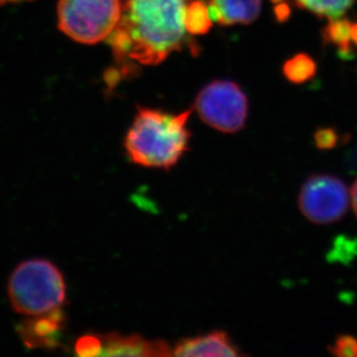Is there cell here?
<instances>
[{"label": "cell", "mask_w": 357, "mask_h": 357, "mask_svg": "<svg viewBox=\"0 0 357 357\" xmlns=\"http://www.w3.org/2000/svg\"><path fill=\"white\" fill-rule=\"evenodd\" d=\"M236 344L222 331L186 337L172 347V356L183 357H235L241 356Z\"/></svg>", "instance_id": "9"}, {"label": "cell", "mask_w": 357, "mask_h": 357, "mask_svg": "<svg viewBox=\"0 0 357 357\" xmlns=\"http://www.w3.org/2000/svg\"><path fill=\"white\" fill-rule=\"evenodd\" d=\"M212 21L208 6L204 0H195L188 5L186 27L189 34H206L212 27Z\"/></svg>", "instance_id": "14"}, {"label": "cell", "mask_w": 357, "mask_h": 357, "mask_svg": "<svg viewBox=\"0 0 357 357\" xmlns=\"http://www.w3.org/2000/svg\"><path fill=\"white\" fill-rule=\"evenodd\" d=\"M337 139L339 137L333 128H321L314 135L316 145L321 149H332L337 145Z\"/></svg>", "instance_id": "17"}, {"label": "cell", "mask_w": 357, "mask_h": 357, "mask_svg": "<svg viewBox=\"0 0 357 357\" xmlns=\"http://www.w3.org/2000/svg\"><path fill=\"white\" fill-rule=\"evenodd\" d=\"M330 348L331 353L335 356L356 357L357 339L351 335H342L337 337L333 346Z\"/></svg>", "instance_id": "16"}, {"label": "cell", "mask_w": 357, "mask_h": 357, "mask_svg": "<svg viewBox=\"0 0 357 357\" xmlns=\"http://www.w3.org/2000/svg\"><path fill=\"white\" fill-rule=\"evenodd\" d=\"M349 205L347 186L331 175H312L305 181L298 206L307 219L318 225L337 222L344 218Z\"/></svg>", "instance_id": "6"}, {"label": "cell", "mask_w": 357, "mask_h": 357, "mask_svg": "<svg viewBox=\"0 0 357 357\" xmlns=\"http://www.w3.org/2000/svg\"><path fill=\"white\" fill-rule=\"evenodd\" d=\"M351 202H353V207H354L357 216V179L355 181L354 185L351 188Z\"/></svg>", "instance_id": "19"}, {"label": "cell", "mask_w": 357, "mask_h": 357, "mask_svg": "<svg viewBox=\"0 0 357 357\" xmlns=\"http://www.w3.org/2000/svg\"><path fill=\"white\" fill-rule=\"evenodd\" d=\"M101 356H172V347L165 341L149 340L139 334H101Z\"/></svg>", "instance_id": "8"}, {"label": "cell", "mask_w": 357, "mask_h": 357, "mask_svg": "<svg viewBox=\"0 0 357 357\" xmlns=\"http://www.w3.org/2000/svg\"><path fill=\"white\" fill-rule=\"evenodd\" d=\"M66 296L63 273L49 260H26L10 274L8 298L17 314L31 317L61 309Z\"/></svg>", "instance_id": "3"}, {"label": "cell", "mask_w": 357, "mask_h": 357, "mask_svg": "<svg viewBox=\"0 0 357 357\" xmlns=\"http://www.w3.org/2000/svg\"><path fill=\"white\" fill-rule=\"evenodd\" d=\"M191 112L189 109L175 115L139 107L124 139L128 160L145 168L175 167L189 151L191 133L186 124Z\"/></svg>", "instance_id": "2"}, {"label": "cell", "mask_w": 357, "mask_h": 357, "mask_svg": "<svg viewBox=\"0 0 357 357\" xmlns=\"http://www.w3.org/2000/svg\"><path fill=\"white\" fill-rule=\"evenodd\" d=\"M209 15L223 26L249 24L259 17L260 0H207Z\"/></svg>", "instance_id": "10"}, {"label": "cell", "mask_w": 357, "mask_h": 357, "mask_svg": "<svg viewBox=\"0 0 357 357\" xmlns=\"http://www.w3.org/2000/svg\"><path fill=\"white\" fill-rule=\"evenodd\" d=\"M64 311L61 309L47 314L31 316L17 325V333L24 346L31 349H54L59 346L64 333Z\"/></svg>", "instance_id": "7"}, {"label": "cell", "mask_w": 357, "mask_h": 357, "mask_svg": "<svg viewBox=\"0 0 357 357\" xmlns=\"http://www.w3.org/2000/svg\"><path fill=\"white\" fill-rule=\"evenodd\" d=\"M316 61L307 54H298L283 65V75L293 84H303L316 75Z\"/></svg>", "instance_id": "13"}, {"label": "cell", "mask_w": 357, "mask_h": 357, "mask_svg": "<svg viewBox=\"0 0 357 357\" xmlns=\"http://www.w3.org/2000/svg\"><path fill=\"white\" fill-rule=\"evenodd\" d=\"M195 108L206 124L223 133L245 126L249 103L242 88L233 81L216 80L202 88Z\"/></svg>", "instance_id": "5"}, {"label": "cell", "mask_w": 357, "mask_h": 357, "mask_svg": "<svg viewBox=\"0 0 357 357\" xmlns=\"http://www.w3.org/2000/svg\"><path fill=\"white\" fill-rule=\"evenodd\" d=\"M15 1H22V0H0V5L6 3H15Z\"/></svg>", "instance_id": "21"}, {"label": "cell", "mask_w": 357, "mask_h": 357, "mask_svg": "<svg viewBox=\"0 0 357 357\" xmlns=\"http://www.w3.org/2000/svg\"><path fill=\"white\" fill-rule=\"evenodd\" d=\"M75 351L79 356H101V334H86L79 337L75 344Z\"/></svg>", "instance_id": "15"}, {"label": "cell", "mask_w": 357, "mask_h": 357, "mask_svg": "<svg viewBox=\"0 0 357 357\" xmlns=\"http://www.w3.org/2000/svg\"><path fill=\"white\" fill-rule=\"evenodd\" d=\"M297 6L310 10L317 17H327L330 20L342 17L355 0H294Z\"/></svg>", "instance_id": "12"}, {"label": "cell", "mask_w": 357, "mask_h": 357, "mask_svg": "<svg viewBox=\"0 0 357 357\" xmlns=\"http://www.w3.org/2000/svg\"><path fill=\"white\" fill-rule=\"evenodd\" d=\"M185 0H125L109 35L114 54L142 65H158L188 40Z\"/></svg>", "instance_id": "1"}, {"label": "cell", "mask_w": 357, "mask_h": 357, "mask_svg": "<svg viewBox=\"0 0 357 357\" xmlns=\"http://www.w3.org/2000/svg\"><path fill=\"white\" fill-rule=\"evenodd\" d=\"M275 13H277L278 19H279L280 21H284L287 17H289V8H288V6L284 5V3L277 5Z\"/></svg>", "instance_id": "18"}, {"label": "cell", "mask_w": 357, "mask_h": 357, "mask_svg": "<svg viewBox=\"0 0 357 357\" xmlns=\"http://www.w3.org/2000/svg\"><path fill=\"white\" fill-rule=\"evenodd\" d=\"M353 22L348 19L330 20L323 29V42L333 44L341 59L349 61L355 57V45L351 38Z\"/></svg>", "instance_id": "11"}, {"label": "cell", "mask_w": 357, "mask_h": 357, "mask_svg": "<svg viewBox=\"0 0 357 357\" xmlns=\"http://www.w3.org/2000/svg\"><path fill=\"white\" fill-rule=\"evenodd\" d=\"M121 0H59L58 26L79 43L109 38L121 15Z\"/></svg>", "instance_id": "4"}, {"label": "cell", "mask_w": 357, "mask_h": 357, "mask_svg": "<svg viewBox=\"0 0 357 357\" xmlns=\"http://www.w3.org/2000/svg\"><path fill=\"white\" fill-rule=\"evenodd\" d=\"M351 38H353V43L357 47V22H353V27H351Z\"/></svg>", "instance_id": "20"}]
</instances>
